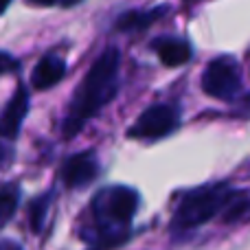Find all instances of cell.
Masks as SVG:
<instances>
[{
	"label": "cell",
	"instance_id": "1",
	"mask_svg": "<svg viewBox=\"0 0 250 250\" xmlns=\"http://www.w3.org/2000/svg\"><path fill=\"white\" fill-rule=\"evenodd\" d=\"M119 75H121V51L108 46L92 62L86 77L82 79L70 99L62 121L64 138H75L97 112H101L117 97Z\"/></svg>",
	"mask_w": 250,
	"mask_h": 250
},
{
	"label": "cell",
	"instance_id": "2",
	"mask_svg": "<svg viewBox=\"0 0 250 250\" xmlns=\"http://www.w3.org/2000/svg\"><path fill=\"white\" fill-rule=\"evenodd\" d=\"M138 193L132 187L114 185L105 187L92 198V229L83 230L82 237L97 248L114 246L127 237V226L138 211Z\"/></svg>",
	"mask_w": 250,
	"mask_h": 250
},
{
	"label": "cell",
	"instance_id": "3",
	"mask_svg": "<svg viewBox=\"0 0 250 250\" xmlns=\"http://www.w3.org/2000/svg\"><path fill=\"white\" fill-rule=\"evenodd\" d=\"M237 189L229 185V182H215V185H204L198 189L189 191L182 195L178 202L176 213L171 220L173 230H191L198 226L211 222L213 217L222 215L233 200Z\"/></svg>",
	"mask_w": 250,
	"mask_h": 250
},
{
	"label": "cell",
	"instance_id": "4",
	"mask_svg": "<svg viewBox=\"0 0 250 250\" xmlns=\"http://www.w3.org/2000/svg\"><path fill=\"white\" fill-rule=\"evenodd\" d=\"M200 83L202 90L213 99L233 101L242 92V66L235 57L220 55L208 62Z\"/></svg>",
	"mask_w": 250,
	"mask_h": 250
},
{
	"label": "cell",
	"instance_id": "5",
	"mask_svg": "<svg viewBox=\"0 0 250 250\" xmlns=\"http://www.w3.org/2000/svg\"><path fill=\"white\" fill-rule=\"evenodd\" d=\"M178 127H180V110L171 104H156L136 119V123L127 129V136L138 141H158L176 132Z\"/></svg>",
	"mask_w": 250,
	"mask_h": 250
},
{
	"label": "cell",
	"instance_id": "6",
	"mask_svg": "<svg viewBox=\"0 0 250 250\" xmlns=\"http://www.w3.org/2000/svg\"><path fill=\"white\" fill-rule=\"evenodd\" d=\"M99 176V158L92 149L77 151L62 165V182L68 189H83Z\"/></svg>",
	"mask_w": 250,
	"mask_h": 250
},
{
	"label": "cell",
	"instance_id": "7",
	"mask_svg": "<svg viewBox=\"0 0 250 250\" xmlns=\"http://www.w3.org/2000/svg\"><path fill=\"white\" fill-rule=\"evenodd\" d=\"M26 112H29V92H26L24 86H20L0 112V136L16 138Z\"/></svg>",
	"mask_w": 250,
	"mask_h": 250
},
{
	"label": "cell",
	"instance_id": "8",
	"mask_svg": "<svg viewBox=\"0 0 250 250\" xmlns=\"http://www.w3.org/2000/svg\"><path fill=\"white\" fill-rule=\"evenodd\" d=\"M66 75V62L55 53H48L35 64L33 73H31V86L35 90H46L53 88L57 82H62Z\"/></svg>",
	"mask_w": 250,
	"mask_h": 250
},
{
	"label": "cell",
	"instance_id": "9",
	"mask_svg": "<svg viewBox=\"0 0 250 250\" xmlns=\"http://www.w3.org/2000/svg\"><path fill=\"white\" fill-rule=\"evenodd\" d=\"M151 48L156 51L158 60L163 62L169 68H176V66H182L191 60V44L182 38H158L154 40Z\"/></svg>",
	"mask_w": 250,
	"mask_h": 250
},
{
	"label": "cell",
	"instance_id": "10",
	"mask_svg": "<svg viewBox=\"0 0 250 250\" xmlns=\"http://www.w3.org/2000/svg\"><path fill=\"white\" fill-rule=\"evenodd\" d=\"M165 11H167V7H156V9H149V11H125L117 20V29L119 31H143L149 24H154L158 18H163Z\"/></svg>",
	"mask_w": 250,
	"mask_h": 250
},
{
	"label": "cell",
	"instance_id": "11",
	"mask_svg": "<svg viewBox=\"0 0 250 250\" xmlns=\"http://www.w3.org/2000/svg\"><path fill=\"white\" fill-rule=\"evenodd\" d=\"M20 202V187L18 185H2L0 187V229L13 217Z\"/></svg>",
	"mask_w": 250,
	"mask_h": 250
},
{
	"label": "cell",
	"instance_id": "12",
	"mask_svg": "<svg viewBox=\"0 0 250 250\" xmlns=\"http://www.w3.org/2000/svg\"><path fill=\"white\" fill-rule=\"evenodd\" d=\"M248 213H250V193L237 189V193H235L233 200L229 202L226 211L222 213V220H224L226 224H233V222H239L242 217H246Z\"/></svg>",
	"mask_w": 250,
	"mask_h": 250
},
{
	"label": "cell",
	"instance_id": "13",
	"mask_svg": "<svg viewBox=\"0 0 250 250\" xmlns=\"http://www.w3.org/2000/svg\"><path fill=\"white\" fill-rule=\"evenodd\" d=\"M51 200H53V193H46V195H40L38 200L31 202L29 222H31L33 233H40V230L44 229V222H46V215H48V207H51Z\"/></svg>",
	"mask_w": 250,
	"mask_h": 250
},
{
	"label": "cell",
	"instance_id": "14",
	"mask_svg": "<svg viewBox=\"0 0 250 250\" xmlns=\"http://www.w3.org/2000/svg\"><path fill=\"white\" fill-rule=\"evenodd\" d=\"M18 60L16 57H11L9 53H2L0 51V75H7V73H13V70H18Z\"/></svg>",
	"mask_w": 250,
	"mask_h": 250
},
{
	"label": "cell",
	"instance_id": "15",
	"mask_svg": "<svg viewBox=\"0 0 250 250\" xmlns=\"http://www.w3.org/2000/svg\"><path fill=\"white\" fill-rule=\"evenodd\" d=\"M11 154H13V151L9 149L7 145H2V143H0V167H4V165L11 160Z\"/></svg>",
	"mask_w": 250,
	"mask_h": 250
},
{
	"label": "cell",
	"instance_id": "16",
	"mask_svg": "<svg viewBox=\"0 0 250 250\" xmlns=\"http://www.w3.org/2000/svg\"><path fill=\"white\" fill-rule=\"evenodd\" d=\"M0 250H22V248L18 246L16 242H9V239H2V242H0Z\"/></svg>",
	"mask_w": 250,
	"mask_h": 250
},
{
	"label": "cell",
	"instance_id": "17",
	"mask_svg": "<svg viewBox=\"0 0 250 250\" xmlns=\"http://www.w3.org/2000/svg\"><path fill=\"white\" fill-rule=\"evenodd\" d=\"M29 2H33V4H40V7H51V4H55L57 0H29Z\"/></svg>",
	"mask_w": 250,
	"mask_h": 250
},
{
	"label": "cell",
	"instance_id": "18",
	"mask_svg": "<svg viewBox=\"0 0 250 250\" xmlns=\"http://www.w3.org/2000/svg\"><path fill=\"white\" fill-rule=\"evenodd\" d=\"M57 2H60L62 7H75V4L83 2V0H57Z\"/></svg>",
	"mask_w": 250,
	"mask_h": 250
},
{
	"label": "cell",
	"instance_id": "19",
	"mask_svg": "<svg viewBox=\"0 0 250 250\" xmlns=\"http://www.w3.org/2000/svg\"><path fill=\"white\" fill-rule=\"evenodd\" d=\"M9 4H11V0H0V16L4 13V9H7Z\"/></svg>",
	"mask_w": 250,
	"mask_h": 250
}]
</instances>
